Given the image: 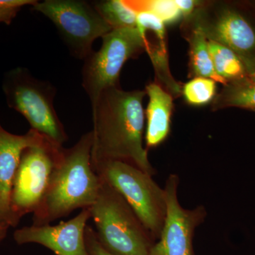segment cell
I'll return each mask as SVG.
<instances>
[{
  "label": "cell",
  "instance_id": "obj_1",
  "mask_svg": "<svg viewBox=\"0 0 255 255\" xmlns=\"http://www.w3.org/2000/svg\"><path fill=\"white\" fill-rule=\"evenodd\" d=\"M143 90L124 91L114 87L101 94L92 107V166L121 161L155 175L143 145L145 112Z\"/></svg>",
  "mask_w": 255,
  "mask_h": 255
},
{
  "label": "cell",
  "instance_id": "obj_2",
  "mask_svg": "<svg viewBox=\"0 0 255 255\" xmlns=\"http://www.w3.org/2000/svg\"><path fill=\"white\" fill-rule=\"evenodd\" d=\"M92 145L90 131L73 147H64L46 193L33 214L32 225H49L75 210L90 209L95 204L102 181L92 167Z\"/></svg>",
  "mask_w": 255,
  "mask_h": 255
},
{
  "label": "cell",
  "instance_id": "obj_3",
  "mask_svg": "<svg viewBox=\"0 0 255 255\" xmlns=\"http://www.w3.org/2000/svg\"><path fill=\"white\" fill-rule=\"evenodd\" d=\"M102 181L100 194L90 209L99 243L112 255H150L155 240L123 196Z\"/></svg>",
  "mask_w": 255,
  "mask_h": 255
},
{
  "label": "cell",
  "instance_id": "obj_4",
  "mask_svg": "<svg viewBox=\"0 0 255 255\" xmlns=\"http://www.w3.org/2000/svg\"><path fill=\"white\" fill-rule=\"evenodd\" d=\"M181 26L196 28L209 41L233 50L255 75V23L243 8L226 1H201Z\"/></svg>",
  "mask_w": 255,
  "mask_h": 255
},
{
  "label": "cell",
  "instance_id": "obj_5",
  "mask_svg": "<svg viewBox=\"0 0 255 255\" xmlns=\"http://www.w3.org/2000/svg\"><path fill=\"white\" fill-rule=\"evenodd\" d=\"M2 90L9 107L21 114L31 129L58 145L68 140L53 105L56 90L50 82L38 80L27 69L17 67L4 74Z\"/></svg>",
  "mask_w": 255,
  "mask_h": 255
},
{
  "label": "cell",
  "instance_id": "obj_6",
  "mask_svg": "<svg viewBox=\"0 0 255 255\" xmlns=\"http://www.w3.org/2000/svg\"><path fill=\"white\" fill-rule=\"evenodd\" d=\"M92 167L104 182L123 196L157 241L167 215L164 189L152 176L126 162L105 161Z\"/></svg>",
  "mask_w": 255,
  "mask_h": 255
},
{
  "label": "cell",
  "instance_id": "obj_7",
  "mask_svg": "<svg viewBox=\"0 0 255 255\" xmlns=\"http://www.w3.org/2000/svg\"><path fill=\"white\" fill-rule=\"evenodd\" d=\"M100 49L85 58L82 85L93 107L101 94L118 87L119 77L128 60L145 52V41L137 28L112 29L102 37Z\"/></svg>",
  "mask_w": 255,
  "mask_h": 255
},
{
  "label": "cell",
  "instance_id": "obj_8",
  "mask_svg": "<svg viewBox=\"0 0 255 255\" xmlns=\"http://www.w3.org/2000/svg\"><path fill=\"white\" fill-rule=\"evenodd\" d=\"M32 6L52 21L70 53L80 60H85L93 51L95 40L112 30L87 1L45 0L36 1Z\"/></svg>",
  "mask_w": 255,
  "mask_h": 255
},
{
  "label": "cell",
  "instance_id": "obj_9",
  "mask_svg": "<svg viewBox=\"0 0 255 255\" xmlns=\"http://www.w3.org/2000/svg\"><path fill=\"white\" fill-rule=\"evenodd\" d=\"M63 149V145L45 137L23 151L11 193L14 227L23 216L33 214L39 206Z\"/></svg>",
  "mask_w": 255,
  "mask_h": 255
},
{
  "label": "cell",
  "instance_id": "obj_10",
  "mask_svg": "<svg viewBox=\"0 0 255 255\" xmlns=\"http://www.w3.org/2000/svg\"><path fill=\"white\" fill-rule=\"evenodd\" d=\"M179 185V176L169 174L164 188L167 203L165 221L149 255H194V233L205 221L207 212L204 206L184 209L178 198Z\"/></svg>",
  "mask_w": 255,
  "mask_h": 255
},
{
  "label": "cell",
  "instance_id": "obj_11",
  "mask_svg": "<svg viewBox=\"0 0 255 255\" xmlns=\"http://www.w3.org/2000/svg\"><path fill=\"white\" fill-rule=\"evenodd\" d=\"M90 219V209H82L68 221H61L55 226H25L15 231L13 236L18 245H41L55 255H90L85 242V231Z\"/></svg>",
  "mask_w": 255,
  "mask_h": 255
},
{
  "label": "cell",
  "instance_id": "obj_12",
  "mask_svg": "<svg viewBox=\"0 0 255 255\" xmlns=\"http://www.w3.org/2000/svg\"><path fill=\"white\" fill-rule=\"evenodd\" d=\"M44 137L33 129L24 135H15L0 124V228L14 227L11 193L21 155L25 149L36 145Z\"/></svg>",
  "mask_w": 255,
  "mask_h": 255
},
{
  "label": "cell",
  "instance_id": "obj_13",
  "mask_svg": "<svg viewBox=\"0 0 255 255\" xmlns=\"http://www.w3.org/2000/svg\"><path fill=\"white\" fill-rule=\"evenodd\" d=\"M137 28L145 41V52L150 57L158 84L174 99L182 96V85L174 80L169 69L166 25L150 11L137 12Z\"/></svg>",
  "mask_w": 255,
  "mask_h": 255
},
{
  "label": "cell",
  "instance_id": "obj_14",
  "mask_svg": "<svg viewBox=\"0 0 255 255\" xmlns=\"http://www.w3.org/2000/svg\"><path fill=\"white\" fill-rule=\"evenodd\" d=\"M149 101L146 117L145 148H155L165 141L171 130L174 99L155 82L146 85Z\"/></svg>",
  "mask_w": 255,
  "mask_h": 255
},
{
  "label": "cell",
  "instance_id": "obj_15",
  "mask_svg": "<svg viewBox=\"0 0 255 255\" xmlns=\"http://www.w3.org/2000/svg\"><path fill=\"white\" fill-rule=\"evenodd\" d=\"M183 38L189 43V78L211 79L226 85V82L216 73L211 58L209 40L199 28L181 26Z\"/></svg>",
  "mask_w": 255,
  "mask_h": 255
},
{
  "label": "cell",
  "instance_id": "obj_16",
  "mask_svg": "<svg viewBox=\"0 0 255 255\" xmlns=\"http://www.w3.org/2000/svg\"><path fill=\"white\" fill-rule=\"evenodd\" d=\"M238 107L255 112V75H248L237 82H230L215 97L211 110Z\"/></svg>",
  "mask_w": 255,
  "mask_h": 255
},
{
  "label": "cell",
  "instance_id": "obj_17",
  "mask_svg": "<svg viewBox=\"0 0 255 255\" xmlns=\"http://www.w3.org/2000/svg\"><path fill=\"white\" fill-rule=\"evenodd\" d=\"M209 47L215 70L226 83L239 81L250 75L246 65L233 50L209 40Z\"/></svg>",
  "mask_w": 255,
  "mask_h": 255
},
{
  "label": "cell",
  "instance_id": "obj_18",
  "mask_svg": "<svg viewBox=\"0 0 255 255\" xmlns=\"http://www.w3.org/2000/svg\"><path fill=\"white\" fill-rule=\"evenodd\" d=\"M92 4L112 29L137 28V13L128 0H105Z\"/></svg>",
  "mask_w": 255,
  "mask_h": 255
},
{
  "label": "cell",
  "instance_id": "obj_19",
  "mask_svg": "<svg viewBox=\"0 0 255 255\" xmlns=\"http://www.w3.org/2000/svg\"><path fill=\"white\" fill-rule=\"evenodd\" d=\"M217 82L209 78H194L182 85V96L187 105L202 107L212 103L217 95Z\"/></svg>",
  "mask_w": 255,
  "mask_h": 255
},
{
  "label": "cell",
  "instance_id": "obj_20",
  "mask_svg": "<svg viewBox=\"0 0 255 255\" xmlns=\"http://www.w3.org/2000/svg\"><path fill=\"white\" fill-rule=\"evenodd\" d=\"M129 4L136 12L140 11H150L156 15L167 26L174 25L183 21L182 11L176 4L175 1L169 0H145V1H130Z\"/></svg>",
  "mask_w": 255,
  "mask_h": 255
},
{
  "label": "cell",
  "instance_id": "obj_21",
  "mask_svg": "<svg viewBox=\"0 0 255 255\" xmlns=\"http://www.w3.org/2000/svg\"><path fill=\"white\" fill-rule=\"evenodd\" d=\"M85 242L90 255H112L102 248L97 240L95 230L87 226L85 231Z\"/></svg>",
  "mask_w": 255,
  "mask_h": 255
},
{
  "label": "cell",
  "instance_id": "obj_22",
  "mask_svg": "<svg viewBox=\"0 0 255 255\" xmlns=\"http://www.w3.org/2000/svg\"><path fill=\"white\" fill-rule=\"evenodd\" d=\"M179 10L182 11L184 19L190 16L196 8L200 4L201 1L195 0H174ZM183 19V20H184Z\"/></svg>",
  "mask_w": 255,
  "mask_h": 255
},
{
  "label": "cell",
  "instance_id": "obj_23",
  "mask_svg": "<svg viewBox=\"0 0 255 255\" xmlns=\"http://www.w3.org/2000/svg\"><path fill=\"white\" fill-rule=\"evenodd\" d=\"M21 8L8 7L0 4V23L10 24Z\"/></svg>",
  "mask_w": 255,
  "mask_h": 255
},
{
  "label": "cell",
  "instance_id": "obj_24",
  "mask_svg": "<svg viewBox=\"0 0 255 255\" xmlns=\"http://www.w3.org/2000/svg\"><path fill=\"white\" fill-rule=\"evenodd\" d=\"M7 231V228H0V243L3 241V240H4L5 238H6Z\"/></svg>",
  "mask_w": 255,
  "mask_h": 255
}]
</instances>
